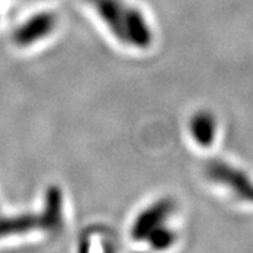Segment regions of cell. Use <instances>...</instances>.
Here are the masks:
<instances>
[{
  "label": "cell",
  "mask_w": 253,
  "mask_h": 253,
  "mask_svg": "<svg viewBox=\"0 0 253 253\" xmlns=\"http://www.w3.org/2000/svg\"><path fill=\"white\" fill-rule=\"evenodd\" d=\"M120 42L146 49L154 42V33L142 11L126 0H87Z\"/></svg>",
  "instance_id": "6da1fadb"
},
{
  "label": "cell",
  "mask_w": 253,
  "mask_h": 253,
  "mask_svg": "<svg viewBox=\"0 0 253 253\" xmlns=\"http://www.w3.org/2000/svg\"><path fill=\"white\" fill-rule=\"evenodd\" d=\"M204 173L208 180L228 190L238 200L253 203V177L242 168L222 159H211Z\"/></svg>",
  "instance_id": "7a4b0ae2"
},
{
  "label": "cell",
  "mask_w": 253,
  "mask_h": 253,
  "mask_svg": "<svg viewBox=\"0 0 253 253\" xmlns=\"http://www.w3.org/2000/svg\"><path fill=\"white\" fill-rule=\"evenodd\" d=\"M56 26V16L51 11H42L30 17L14 33V42L18 46H28L45 38Z\"/></svg>",
  "instance_id": "3957f363"
},
{
  "label": "cell",
  "mask_w": 253,
  "mask_h": 253,
  "mask_svg": "<svg viewBox=\"0 0 253 253\" xmlns=\"http://www.w3.org/2000/svg\"><path fill=\"white\" fill-rule=\"evenodd\" d=\"M173 203L170 200H159L151 207L144 210L132 225V236L135 239H146L155 229L165 224L166 218L172 212Z\"/></svg>",
  "instance_id": "277c9868"
},
{
  "label": "cell",
  "mask_w": 253,
  "mask_h": 253,
  "mask_svg": "<svg viewBox=\"0 0 253 253\" xmlns=\"http://www.w3.org/2000/svg\"><path fill=\"white\" fill-rule=\"evenodd\" d=\"M189 132L200 148H210L217 139V117L210 110L196 111L189 120Z\"/></svg>",
  "instance_id": "5b68a950"
},
{
  "label": "cell",
  "mask_w": 253,
  "mask_h": 253,
  "mask_svg": "<svg viewBox=\"0 0 253 253\" xmlns=\"http://www.w3.org/2000/svg\"><path fill=\"white\" fill-rule=\"evenodd\" d=\"M62 193L58 187H49L45 196V206L41 214L44 229L56 231L62 226V208H63Z\"/></svg>",
  "instance_id": "8992f818"
},
{
  "label": "cell",
  "mask_w": 253,
  "mask_h": 253,
  "mask_svg": "<svg viewBox=\"0 0 253 253\" xmlns=\"http://www.w3.org/2000/svg\"><path fill=\"white\" fill-rule=\"evenodd\" d=\"M37 228L44 229V222L41 215H16V217L0 218V238L9 235L26 234Z\"/></svg>",
  "instance_id": "52a82bcc"
}]
</instances>
